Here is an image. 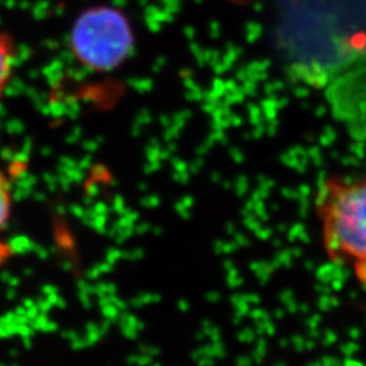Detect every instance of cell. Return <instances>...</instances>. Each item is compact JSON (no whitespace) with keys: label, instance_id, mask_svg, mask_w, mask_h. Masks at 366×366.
<instances>
[{"label":"cell","instance_id":"obj_1","mask_svg":"<svg viewBox=\"0 0 366 366\" xmlns=\"http://www.w3.org/2000/svg\"><path fill=\"white\" fill-rule=\"evenodd\" d=\"M315 205L328 255L353 267L366 263V177L328 178Z\"/></svg>","mask_w":366,"mask_h":366},{"label":"cell","instance_id":"obj_2","mask_svg":"<svg viewBox=\"0 0 366 366\" xmlns=\"http://www.w3.org/2000/svg\"><path fill=\"white\" fill-rule=\"evenodd\" d=\"M71 48L79 61L90 69H114L128 59L133 48L129 21L114 9H92L76 21Z\"/></svg>","mask_w":366,"mask_h":366},{"label":"cell","instance_id":"obj_3","mask_svg":"<svg viewBox=\"0 0 366 366\" xmlns=\"http://www.w3.org/2000/svg\"><path fill=\"white\" fill-rule=\"evenodd\" d=\"M16 61V48L9 34L0 33V99L7 90Z\"/></svg>","mask_w":366,"mask_h":366},{"label":"cell","instance_id":"obj_4","mask_svg":"<svg viewBox=\"0 0 366 366\" xmlns=\"http://www.w3.org/2000/svg\"><path fill=\"white\" fill-rule=\"evenodd\" d=\"M13 186L7 174L0 167V232L7 227L13 213Z\"/></svg>","mask_w":366,"mask_h":366},{"label":"cell","instance_id":"obj_5","mask_svg":"<svg viewBox=\"0 0 366 366\" xmlns=\"http://www.w3.org/2000/svg\"><path fill=\"white\" fill-rule=\"evenodd\" d=\"M354 270H355V273L358 275V278H360L362 282H365L366 284V263H364V264H360V266H355V267H354Z\"/></svg>","mask_w":366,"mask_h":366}]
</instances>
